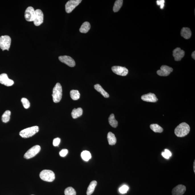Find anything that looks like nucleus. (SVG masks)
<instances>
[{
	"mask_svg": "<svg viewBox=\"0 0 195 195\" xmlns=\"http://www.w3.org/2000/svg\"><path fill=\"white\" fill-rule=\"evenodd\" d=\"M39 130L38 126H34L32 127L28 128L21 130L20 132V136L23 138H28L33 136L35 135Z\"/></svg>",
	"mask_w": 195,
	"mask_h": 195,
	"instance_id": "obj_2",
	"label": "nucleus"
},
{
	"mask_svg": "<svg viewBox=\"0 0 195 195\" xmlns=\"http://www.w3.org/2000/svg\"><path fill=\"white\" fill-rule=\"evenodd\" d=\"M129 189V187L127 185H124L119 188V192L122 194H125L127 193Z\"/></svg>",
	"mask_w": 195,
	"mask_h": 195,
	"instance_id": "obj_32",
	"label": "nucleus"
},
{
	"mask_svg": "<svg viewBox=\"0 0 195 195\" xmlns=\"http://www.w3.org/2000/svg\"><path fill=\"white\" fill-rule=\"evenodd\" d=\"M112 70L116 74L121 76H126L128 73V69L124 67L114 66L111 68Z\"/></svg>",
	"mask_w": 195,
	"mask_h": 195,
	"instance_id": "obj_9",
	"label": "nucleus"
},
{
	"mask_svg": "<svg viewBox=\"0 0 195 195\" xmlns=\"http://www.w3.org/2000/svg\"><path fill=\"white\" fill-rule=\"evenodd\" d=\"M165 3V1H164V0H158V1H157V5H160L161 6L160 8L162 9H163L164 6H165V4H164Z\"/></svg>",
	"mask_w": 195,
	"mask_h": 195,
	"instance_id": "obj_33",
	"label": "nucleus"
},
{
	"mask_svg": "<svg viewBox=\"0 0 195 195\" xmlns=\"http://www.w3.org/2000/svg\"><path fill=\"white\" fill-rule=\"evenodd\" d=\"M108 122L110 124L113 128L117 127L118 126V122L115 119V116L114 114H111L108 118Z\"/></svg>",
	"mask_w": 195,
	"mask_h": 195,
	"instance_id": "obj_23",
	"label": "nucleus"
},
{
	"mask_svg": "<svg viewBox=\"0 0 195 195\" xmlns=\"http://www.w3.org/2000/svg\"><path fill=\"white\" fill-rule=\"evenodd\" d=\"M162 154L163 157L166 159H169L172 155L171 152L168 149H165V152H163Z\"/></svg>",
	"mask_w": 195,
	"mask_h": 195,
	"instance_id": "obj_31",
	"label": "nucleus"
},
{
	"mask_svg": "<svg viewBox=\"0 0 195 195\" xmlns=\"http://www.w3.org/2000/svg\"><path fill=\"white\" fill-rule=\"evenodd\" d=\"M123 0H117L115 1L113 9L114 12L116 13L119 11L123 5Z\"/></svg>",
	"mask_w": 195,
	"mask_h": 195,
	"instance_id": "obj_24",
	"label": "nucleus"
},
{
	"mask_svg": "<svg viewBox=\"0 0 195 195\" xmlns=\"http://www.w3.org/2000/svg\"><path fill=\"white\" fill-rule=\"evenodd\" d=\"M192 58L194 59L195 60V52L194 51V52H192Z\"/></svg>",
	"mask_w": 195,
	"mask_h": 195,
	"instance_id": "obj_36",
	"label": "nucleus"
},
{
	"mask_svg": "<svg viewBox=\"0 0 195 195\" xmlns=\"http://www.w3.org/2000/svg\"><path fill=\"white\" fill-rule=\"evenodd\" d=\"M11 112L9 110H7L3 114L2 117V122L3 123H7L9 122L10 119V116Z\"/></svg>",
	"mask_w": 195,
	"mask_h": 195,
	"instance_id": "obj_27",
	"label": "nucleus"
},
{
	"mask_svg": "<svg viewBox=\"0 0 195 195\" xmlns=\"http://www.w3.org/2000/svg\"><path fill=\"white\" fill-rule=\"evenodd\" d=\"M190 131L189 125L186 123H182L177 126L175 130V134L177 137H182L188 135Z\"/></svg>",
	"mask_w": 195,
	"mask_h": 195,
	"instance_id": "obj_1",
	"label": "nucleus"
},
{
	"mask_svg": "<svg viewBox=\"0 0 195 195\" xmlns=\"http://www.w3.org/2000/svg\"><path fill=\"white\" fill-rule=\"evenodd\" d=\"M141 99L144 101L155 103L158 100V99L154 94L149 93L141 96Z\"/></svg>",
	"mask_w": 195,
	"mask_h": 195,
	"instance_id": "obj_16",
	"label": "nucleus"
},
{
	"mask_svg": "<svg viewBox=\"0 0 195 195\" xmlns=\"http://www.w3.org/2000/svg\"><path fill=\"white\" fill-rule=\"evenodd\" d=\"M195 161H194V165H193V169H194V173H195Z\"/></svg>",
	"mask_w": 195,
	"mask_h": 195,
	"instance_id": "obj_37",
	"label": "nucleus"
},
{
	"mask_svg": "<svg viewBox=\"0 0 195 195\" xmlns=\"http://www.w3.org/2000/svg\"></svg>",
	"mask_w": 195,
	"mask_h": 195,
	"instance_id": "obj_38",
	"label": "nucleus"
},
{
	"mask_svg": "<svg viewBox=\"0 0 195 195\" xmlns=\"http://www.w3.org/2000/svg\"><path fill=\"white\" fill-rule=\"evenodd\" d=\"M150 128L155 133H162L163 131V129L162 127L157 124H151L150 125Z\"/></svg>",
	"mask_w": 195,
	"mask_h": 195,
	"instance_id": "obj_26",
	"label": "nucleus"
},
{
	"mask_svg": "<svg viewBox=\"0 0 195 195\" xmlns=\"http://www.w3.org/2000/svg\"><path fill=\"white\" fill-rule=\"evenodd\" d=\"M64 194L65 195H76V192L72 187H69L65 189Z\"/></svg>",
	"mask_w": 195,
	"mask_h": 195,
	"instance_id": "obj_29",
	"label": "nucleus"
},
{
	"mask_svg": "<svg viewBox=\"0 0 195 195\" xmlns=\"http://www.w3.org/2000/svg\"><path fill=\"white\" fill-rule=\"evenodd\" d=\"M70 95L71 98L73 100H77L80 98V94L77 90H72L70 93Z\"/></svg>",
	"mask_w": 195,
	"mask_h": 195,
	"instance_id": "obj_25",
	"label": "nucleus"
},
{
	"mask_svg": "<svg viewBox=\"0 0 195 195\" xmlns=\"http://www.w3.org/2000/svg\"><path fill=\"white\" fill-rule=\"evenodd\" d=\"M60 142V139L59 138H55L53 140V145L54 146H58Z\"/></svg>",
	"mask_w": 195,
	"mask_h": 195,
	"instance_id": "obj_34",
	"label": "nucleus"
},
{
	"mask_svg": "<svg viewBox=\"0 0 195 195\" xmlns=\"http://www.w3.org/2000/svg\"><path fill=\"white\" fill-rule=\"evenodd\" d=\"M40 176L42 180L47 182H51L55 179V173L50 170H43L40 173Z\"/></svg>",
	"mask_w": 195,
	"mask_h": 195,
	"instance_id": "obj_4",
	"label": "nucleus"
},
{
	"mask_svg": "<svg viewBox=\"0 0 195 195\" xmlns=\"http://www.w3.org/2000/svg\"><path fill=\"white\" fill-rule=\"evenodd\" d=\"M97 185V182L96 181H91L90 183L89 186L87 188V195H91L93 193L95 190V187Z\"/></svg>",
	"mask_w": 195,
	"mask_h": 195,
	"instance_id": "obj_22",
	"label": "nucleus"
},
{
	"mask_svg": "<svg viewBox=\"0 0 195 195\" xmlns=\"http://www.w3.org/2000/svg\"><path fill=\"white\" fill-rule=\"evenodd\" d=\"M181 36L185 39H189L192 36V32L188 28H183L181 32Z\"/></svg>",
	"mask_w": 195,
	"mask_h": 195,
	"instance_id": "obj_17",
	"label": "nucleus"
},
{
	"mask_svg": "<svg viewBox=\"0 0 195 195\" xmlns=\"http://www.w3.org/2000/svg\"><path fill=\"white\" fill-rule=\"evenodd\" d=\"M91 24L90 23L87 21L83 23L80 29V32L81 33H86L88 32L91 29Z\"/></svg>",
	"mask_w": 195,
	"mask_h": 195,
	"instance_id": "obj_20",
	"label": "nucleus"
},
{
	"mask_svg": "<svg viewBox=\"0 0 195 195\" xmlns=\"http://www.w3.org/2000/svg\"><path fill=\"white\" fill-rule=\"evenodd\" d=\"M23 106L25 109H28L30 107V103L29 101L26 98H23L21 99Z\"/></svg>",
	"mask_w": 195,
	"mask_h": 195,
	"instance_id": "obj_30",
	"label": "nucleus"
},
{
	"mask_svg": "<svg viewBox=\"0 0 195 195\" xmlns=\"http://www.w3.org/2000/svg\"><path fill=\"white\" fill-rule=\"evenodd\" d=\"M185 52L183 50H182L179 48H177L174 49L173 51V56L175 58V60L176 61H179L185 56Z\"/></svg>",
	"mask_w": 195,
	"mask_h": 195,
	"instance_id": "obj_14",
	"label": "nucleus"
},
{
	"mask_svg": "<svg viewBox=\"0 0 195 195\" xmlns=\"http://www.w3.org/2000/svg\"><path fill=\"white\" fill-rule=\"evenodd\" d=\"M36 12L34 9L32 7H29L25 10L24 17L26 20L32 22L34 20L35 18Z\"/></svg>",
	"mask_w": 195,
	"mask_h": 195,
	"instance_id": "obj_8",
	"label": "nucleus"
},
{
	"mask_svg": "<svg viewBox=\"0 0 195 195\" xmlns=\"http://www.w3.org/2000/svg\"><path fill=\"white\" fill-rule=\"evenodd\" d=\"M81 0H70L67 2L65 5V11L70 13L82 2Z\"/></svg>",
	"mask_w": 195,
	"mask_h": 195,
	"instance_id": "obj_7",
	"label": "nucleus"
},
{
	"mask_svg": "<svg viewBox=\"0 0 195 195\" xmlns=\"http://www.w3.org/2000/svg\"><path fill=\"white\" fill-rule=\"evenodd\" d=\"M11 41V38L9 36H1L0 37V48L3 51H9L10 47Z\"/></svg>",
	"mask_w": 195,
	"mask_h": 195,
	"instance_id": "obj_5",
	"label": "nucleus"
},
{
	"mask_svg": "<svg viewBox=\"0 0 195 195\" xmlns=\"http://www.w3.org/2000/svg\"><path fill=\"white\" fill-rule=\"evenodd\" d=\"M52 95L54 103H58L61 100L62 96V88L59 83H56L54 87Z\"/></svg>",
	"mask_w": 195,
	"mask_h": 195,
	"instance_id": "obj_3",
	"label": "nucleus"
},
{
	"mask_svg": "<svg viewBox=\"0 0 195 195\" xmlns=\"http://www.w3.org/2000/svg\"><path fill=\"white\" fill-rule=\"evenodd\" d=\"M186 190V188L184 185H178L175 187L172 190L173 195H182Z\"/></svg>",
	"mask_w": 195,
	"mask_h": 195,
	"instance_id": "obj_15",
	"label": "nucleus"
},
{
	"mask_svg": "<svg viewBox=\"0 0 195 195\" xmlns=\"http://www.w3.org/2000/svg\"><path fill=\"white\" fill-rule=\"evenodd\" d=\"M173 71V68L167 65H162L161 69L157 71V73L161 76H167L170 74Z\"/></svg>",
	"mask_w": 195,
	"mask_h": 195,
	"instance_id": "obj_12",
	"label": "nucleus"
},
{
	"mask_svg": "<svg viewBox=\"0 0 195 195\" xmlns=\"http://www.w3.org/2000/svg\"><path fill=\"white\" fill-rule=\"evenodd\" d=\"M107 139L109 144L110 145H115L116 143V138L115 134L111 132H108L107 134Z\"/></svg>",
	"mask_w": 195,
	"mask_h": 195,
	"instance_id": "obj_21",
	"label": "nucleus"
},
{
	"mask_svg": "<svg viewBox=\"0 0 195 195\" xmlns=\"http://www.w3.org/2000/svg\"><path fill=\"white\" fill-rule=\"evenodd\" d=\"M81 156L82 159L84 161H88L91 159V154L89 151H84L81 153Z\"/></svg>",
	"mask_w": 195,
	"mask_h": 195,
	"instance_id": "obj_28",
	"label": "nucleus"
},
{
	"mask_svg": "<svg viewBox=\"0 0 195 195\" xmlns=\"http://www.w3.org/2000/svg\"><path fill=\"white\" fill-rule=\"evenodd\" d=\"M68 153V150L67 149H63L60 152L59 154L61 157H65Z\"/></svg>",
	"mask_w": 195,
	"mask_h": 195,
	"instance_id": "obj_35",
	"label": "nucleus"
},
{
	"mask_svg": "<svg viewBox=\"0 0 195 195\" xmlns=\"http://www.w3.org/2000/svg\"><path fill=\"white\" fill-rule=\"evenodd\" d=\"M41 149V147L38 145L33 146L25 153L24 155V158L26 159L33 158L40 152Z\"/></svg>",
	"mask_w": 195,
	"mask_h": 195,
	"instance_id": "obj_6",
	"label": "nucleus"
},
{
	"mask_svg": "<svg viewBox=\"0 0 195 195\" xmlns=\"http://www.w3.org/2000/svg\"><path fill=\"white\" fill-rule=\"evenodd\" d=\"M0 83L7 87H10L14 84V81L9 79L7 74L2 73L0 75Z\"/></svg>",
	"mask_w": 195,
	"mask_h": 195,
	"instance_id": "obj_13",
	"label": "nucleus"
},
{
	"mask_svg": "<svg viewBox=\"0 0 195 195\" xmlns=\"http://www.w3.org/2000/svg\"><path fill=\"white\" fill-rule=\"evenodd\" d=\"M59 59L62 63H64L70 67H74L76 65L75 60L69 56H59Z\"/></svg>",
	"mask_w": 195,
	"mask_h": 195,
	"instance_id": "obj_10",
	"label": "nucleus"
},
{
	"mask_svg": "<svg viewBox=\"0 0 195 195\" xmlns=\"http://www.w3.org/2000/svg\"><path fill=\"white\" fill-rule=\"evenodd\" d=\"M95 89L98 92L100 93L101 95H103L105 98H108L109 97V95L107 93L106 91H105L103 89L101 86L99 84H97L95 85Z\"/></svg>",
	"mask_w": 195,
	"mask_h": 195,
	"instance_id": "obj_19",
	"label": "nucleus"
},
{
	"mask_svg": "<svg viewBox=\"0 0 195 195\" xmlns=\"http://www.w3.org/2000/svg\"><path fill=\"white\" fill-rule=\"evenodd\" d=\"M83 110L81 108H74L71 113V115L73 119H76L83 115Z\"/></svg>",
	"mask_w": 195,
	"mask_h": 195,
	"instance_id": "obj_18",
	"label": "nucleus"
},
{
	"mask_svg": "<svg viewBox=\"0 0 195 195\" xmlns=\"http://www.w3.org/2000/svg\"><path fill=\"white\" fill-rule=\"evenodd\" d=\"M36 16L34 23L36 26L41 25L44 21V14L43 12L40 9H37L35 10Z\"/></svg>",
	"mask_w": 195,
	"mask_h": 195,
	"instance_id": "obj_11",
	"label": "nucleus"
}]
</instances>
